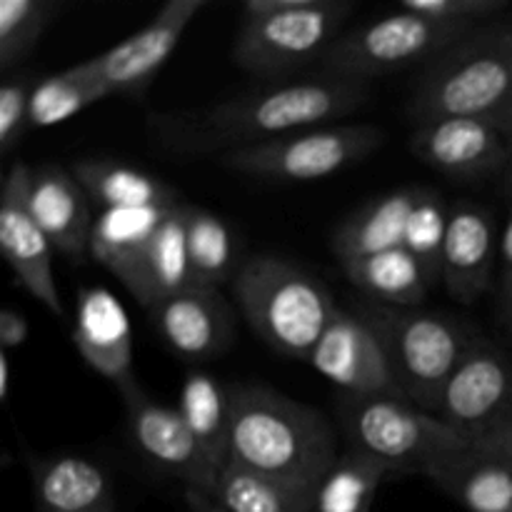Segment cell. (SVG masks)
Returning a JSON list of instances; mask_svg holds the SVG:
<instances>
[{
	"label": "cell",
	"mask_w": 512,
	"mask_h": 512,
	"mask_svg": "<svg viewBox=\"0 0 512 512\" xmlns=\"http://www.w3.org/2000/svg\"><path fill=\"white\" fill-rule=\"evenodd\" d=\"M230 465L318 498L338 458L323 413L263 385H230Z\"/></svg>",
	"instance_id": "cell-1"
},
{
	"label": "cell",
	"mask_w": 512,
	"mask_h": 512,
	"mask_svg": "<svg viewBox=\"0 0 512 512\" xmlns=\"http://www.w3.org/2000/svg\"><path fill=\"white\" fill-rule=\"evenodd\" d=\"M363 100L365 90L360 83L338 78L303 80L215 105L193 118L185 115L173 123H163V128L165 138L175 148L203 153L223 148L230 153L343 118Z\"/></svg>",
	"instance_id": "cell-2"
},
{
	"label": "cell",
	"mask_w": 512,
	"mask_h": 512,
	"mask_svg": "<svg viewBox=\"0 0 512 512\" xmlns=\"http://www.w3.org/2000/svg\"><path fill=\"white\" fill-rule=\"evenodd\" d=\"M512 103V23L480 25L418 75L410 113L420 123L485 118L498 125Z\"/></svg>",
	"instance_id": "cell-3"
},
{
	"label": "cell",
	"mask_w": 512,
	"mask_h": 512,
	"mask_svg": "<svg viewBox=\"0 0 512 512\" xmlns=\"http://www.w3.org/2000/svg\"><path fill=\"white\" fill-rule=\"evenodd\" d=\"M233 290L245 320L260 340L305 363L338 310L320 280L270 255L245 260L235 273Z\"/></svg>",
	"instance_id": "cell-4"
},
{
	"label": "cell",
	"mask_w": 512,
	"mask_h": 512,
	"mask_svg": "<svg viewBox=\"0 0 512 512\" xmlns=\"http://www.w3.org/2000/svg\"><path fill=\"white\" fill-rule=\"evenodd\" d=\"M355 310L383 343L400 395L425 413H438L445 383L478 333L445 313L378 303H363Z\"/></svg>",
	"instance_id": "cell-5"
},
{
	"label": "cell",
	"mask_w": 512,
	"mask_h": 512,
	"mask_svg": "<svg viewBox=\"0 0 512 512\" xmlns=\"http://www.w3.org/2000/svg\"><path fill=\"white\" fill-rule=\"evenodd\" d=\"M345 448L375 460L388 475H425L440 458L468 445L438 415L393 395H340Z\"/></svg>",
	"instance_id": "cell-6"
},
{
	"label": "cell",
	"mask_w": 512,
	"mask_h": 512,
	"mask_svg": "<svg viewBox=\"0 0 512 512\" xmlns=\"http://www.w3.org/2000/svg\"><path fill=\"white\" fill-rule=\"evenodd\" d=\"M350 10L345 0H250L235 40V63L248 73L275 75L323 60Z\"/></svg>",
	"instance_id": "cell-7"
},
{
	"label": "cell",
	"mask_w": 512,
	"mask_h": 512,
	"mask_svg": "<svg viewBox=\"0 0 512 512\" xmlns=\"http://www.w3.org/2000/svg\"><path fill=\"white\" fill-rule=\"evenodd\" d=\"M473 30L468 25L440 23L400 8L398 13L383 15L340 35L325 53L323 68L328 78L363 83L420 60H433Z\"/></svg>",
	"instance_id": "cell-8"
},
{
	"label": "cell",
	"mask_w": 512,
	"mask_h": 512,
	"mask_svg": "<svg viewBox=\"0 0 512 512\" xmlns=\"http://www.w3.org/2000/svg\"><path fill=\"white\" fill-rule=\"evenodd\" d=\"M383 143L375 125H335V128L298 130L263 145L230 150L220 163L235 173L268 180H320L358 163Z\"/></svg>",
	"instance_id": "cell-9"
},
{
	"label": "cell",
	"mask_w": 512,
	"mask_h": 512,
	"mask_svg": "<svg viewBox=\"0 0 512 512\" xmlns=\"http://www.w3.org/2000/svg\"><path fill=\"white\" fill-rule=\"evenodd\" d=\"M128 428L135 448L163 473L180 480L193 512H223L218 500L220 480L205 463V455L178 408L155 403L138 383L123 390Z\"/></svg>",
	"instance_id": "cell-10"
},
{
	"label": "cell",
	"mask_w": 512,
	"mask_h": 512,
	"mask_svg": "<svg viewBox=\"0 0 512 512\" xmlns=\"http://www.w3.org/2000/svg\"><path fill=\"white\" fill-rule=\"evenodd\" d=\"M438 415L468 443L498 433L512 420V358L478 335L445 383Z\"/></svg>",
	"instance_id": "cell-11"
},
{
	"label": "cell",
	"mask_w": 512,
	"mask_h": 512,
	"mask_svg": "<svg viewBox=\"0 0 512 512\" xmlns=\"http://www.w3.org/2000/svg\"><path fill=\"white\" fill-rule=\"evenodd\" d=\"M203 5L205 0H170L145 28L83 65L108 95L140 93L168 63Z\"/></svg>",
	"instance_id": "cell-12"
},
{
	"label": "cell",
	"mask_w": 512,
	"mask_h": 512,
	"mask_svg": "<svg viewBox=\"0 0 512 512\" xmlns=\"http://www.w3.org/2000/svg\"><path fill=\"white\" fill-rule=\"evenodd\" d=\"M308 363L345 395L403 398L383 343L358 310H335Z\"/></svg>",
	"instance_id": "cell-13"
},
{
	"label": "cell",
	"mask_w": 512,
	"mask_h": 512,
	"mask_svg": "<svg viewBox=\"0 0 512 512\" xmlns=\"http://www.w3.org/2000/svg\"><path fill=\"white\" fill-rule=\"evenodd\" d=\"M30 170H33L30 165L18 160L5 175L3 203H0V250L18 283L50 313L63 315L53 273V245L28 208Z\"/></svg>",
	"instance_id": "cell-14"
},
{
	"label": "cell",
	"mask_w": 512,
	"mask_h": 512,
	"mask_svg": "<svg viewBox=\"0 0 512 512\" xmlns=\"http://www.w3.org/2000/svg\"><path fill=\"white\" fill-rule=\"evenodd\" d=\"M500 258L498 225L488 208L470 200L450 205L440 280L460 303H475L495 285Z\"/></svg>",
	"instance_id": "cell-15"
},
{
	"label": "cell",
	"mask_w": 512,
	"mask_h": 512,
	"mask_svg": "<svg viewBox=\"0 0 512 512\" xmlns=\"http://www.w3.org/2000/svg\"><path fill=\"white\" fill-rule=\"evenodd\" d=\"M410 148L430 168L453 178H478L503 168L512 140L485 118H440L420 123Z\"/></svg>",
	"instance_id": "cell-16"
},
{
	"label": "cell",
	"mask_w": 512,
	"mask_h": 512,
	"mask_svg": "<svg viewBox=\"0 0 512 512\" xmlns=\"http://www.w3.org/2000/svg\"><path fill=\"white\" fill-rule=\"evenodd\" d=\"M425 478L470 512H512V455L498 435L453 450Z\"/></svg>",
	"instance_id": "cell-17"
},
{
	"label": "cell",
	"mask_w": 512,
	"mask_h": 512,
	"mask_svg": "<svg viewBox=\"0 0 512 512\" xmlns=\"http://www.w3.org/2000/svg\"><path fill=\"white\" fill-rule=\"evenodd\" d=\"M73 343L85 363L118 390L135 385L133 328L123 303L108 288H85L75 303Z\"/></svg>",
	"instance_id": "cell-18"
},
{
	"label": "cell",
	"mask_w": 512,
	"mask_h": 512,
	"mask_svg": "<svg viewBox=\"0 0 512 512\" xmlns=\"http://www.w3.org/2000/svg\"><path fill=\"white\" fill-rule=\"evenodd\" d=\"M148 310L163 343L190 363L213 360L233 338V318L218 290L188 288Z\"/></svg>",
	"instance_id": "cell-19"
},
{
	"label": "cell",
	"mask_w": 512,
	"mask_h": 512,
	"mask_svg": "<svg viewBox=\"0 0 512 512\" xmlns=\"http://www.w3.org/2000/svg\"><path fill=\"white\" fill-rule=\"evenodd\" d=\"M28 208L53 250L73 263L88 258L95 218L90 215V198L70 170L55 163L30 170Z\"/></svg>",
	"instance_id": "cell-20"
},
{
	"label": "cell",
	"mask_w": 512,
	"mask_h": 512,
	"mask_svg": "<svg viewBox=\"0 0 512 512\" xmlns=\"http://www.w3.org/2000/svg\"><path fill=\"white\" fill-rule=\"evenodd\" d=\"M38 512H118L108 473L83 455L30 460Z\"/></svg>",
	"instance_id": "cell-21"
},
{
	"label": "cell",
	"mask_w": 512,
	"mask_h": 512,
	"mask_svg": "<svg viewBox=\"0 0 512 512\" xmlns=\"http://www.w3.org/2000/svg\"><path fill=\"white\" fill-rule=\"evenodd\" d=\"M125 288L145 308L190 288L188 205L178 203L165 215Z\"/></svg>",
	"instance_id": "cell-22"
},
{
	"label": "cell",
	"mask_w": 512,
	"mask_h": 512,
	"mask_svg": "<svg viewBox=\"0 0 512 512\" xmlns=\"http://www.w3.org/2000/svg\"><path fill=\"white\" fill-rule=\"evenodd\" d=\"M420 195H423V188L393 190V193L370 200L350 218H345L333 238V250L340 263L403 248L405 230H408L410 215Z\"/></svg>",
	"instance_id": "cell-23"
},
{
	"label": "cell",
	"mask_w": 512,
	"mask_h": 512,
	"mask_svg": "<svg viewBox=\"0 0 512 512\" xmlns=\"http://www.w3.org/2000/svg\"><path fill=\"white\" fill-rule=\"evenodd\" d=\"M168 208H108L95 215L90 235V258L110 270L123 285L133 278L150 240L158 233Z\"/></svg>",
	"instance_id": "cell-24"
},
{
	"label": "cell",
	"mask_w": 512,
	"mask_h": 512,
	"mask_svg": "<svg viewBox=\"0 0 512 512\" xmlns=\"http://www.w3.org/2000/svg\"><path fill=\"white\" fill-rule=\"evenodd\" d=\"M340 265L350 283L368 295L370 303L390 308H418L435 283L408 248H393Z\"/></svg>",
	"instance_id": "cell-25"
},
{
	"label": "cell",
	"mask_w": 512,
	"mask_h": 512,
	"mask_svg": "<svg viewBox=\"0 0 512 512\" xmlns=\"http://www.w3.org/2000/svg\"><path fill=\"white\" fill-rule=\"evenodd\" d=\"M70 173L93 203L100 208H168L183 200L170 185L150 173L135 170L125 163L103 158L75 160Z\"/></svg>",
	"instance_id": "cell-26"
},
{
	"label": "cell",
	"mask_w": 512,
	"mask_h": 512,
	"mask_svg": "<svg viewBox=\"0 0 512 512\" xmlns=\"http://www.w3.org/2000/svg\"><path fill=\"white\" fill-rule=\"evenodd\" d=\"M180 415L193 430L205 463L215 478L230 465V393L220 380L203 370H190L180 390Z\"/></svg>",
	"instance_id": "cell-27"
},
{
	"label": "cell",
	"mask_w": 512,
	"mask_h": 512,
	"mask_svg": "<svg viewBox=\"0 0 512 512\" xmlns=\"http://www.w3.org/2000/svg\"><path fill=\"white\" fill-rule=\"evenodd\" d=\"M190 288L220 290L233 275L235 238L228 223L210 210L188 205Z\"/></svg>",
	"instance_id": "cell-28"
},
{
	"label": "cell",
	"mask_w": 512,
	"mask_h": 512,
	"mask_svg": "<svg viewBox=\"0 0 512 512\" xmlns=\"http://www.w3.org/2000/svg\"><path fill=\"white\" fill-rule=\"evenodd\" d=\"M388 470L345 448L320 483L315 512H370Z\"/></svg>",
	"instance_id": "cell-29"
},
{
	"label": "cell",
	"mask_w": 512,
	"mask_h": 512,
	"mask_svg": "<svg viewBox=\"0 0 512 512\" xmlns=\"http://www.w3.org/2000/svg\"><path fill=\"white\" fill-rule=\"evenodd\" d=\"M218 500L223 512H315V495L238 465H228L220 478Z\"/></svg>",
	"instance_id": "cell-30"
},
{
	"label": "cell",
	"mask_w": 512,
	"mask_h": 512,
	"mask_svg": "<svg viewBox=\"0 0 512 512\" xmlns=\"http://www.w3.org/2000/svg\"><path fill=\"white\" fill-rule=\"evenodd\" d=\"M108 98L103 85L88 73L83 63L58 75L38 80L30 98V128H48L73 118L88 105Z\"/></svg>",
	"instance_id": "cell-31"
},
{
	"label": "cell",
	"mask_w": 512,
	"mask_h": 512,
	"mask_svg": "<svg viewBox=\"0 0 512 512\" xmlns=\"http://www.w3.org/2000/svg\"><path fill=\"white\" fill-rule=\"evenodd\" d=\"M58 5L48 0H0V65L13 70L33 50Z\"/></svg>",
	"instance_id": "cell-32"
},
{
	"label": "cell",
	"mask_w": 512,
	"mask_h": 512,
	"mask_svg": "<svg viewBox=\"0 0 512 512\" xmlns=\"http://www.w3.org/2000/svg\"><path fill=\"white\" fill-rule=\"evenodd\" d=\"M448 213L450 205H445L438 193L423 188V195H420L418 205L410 215L408 230H405L403 248H408L423 263V268L428 270L435 283L440 280V265H443Z\"/></svg>",
	"instance_id": "cell-33"
},
{
	"label": "cell",
	"mask_w": 512,
	"mask_h": 512,
	"mask_svg": "<svg viewBox=\"0 0 512 512\" xmlns=\"http://www.w3.org/2000/svg\"><path fill=\"white\" fill-rule=\"evenodd\" d=\"M403 8L440 23L478 28L485 20L508 10V0H405Z\"/></svg>",
	"instance_id": "cell-34"
},
{
	"label": "cell",
	"mask_w": 512,
	"mask_h": 512,
	"mask_svg": "<svg viewBox=\"0 0 512 512\" xmlns=\"http://www.w3.org/2000/svg\"><path fill=\"white\" fill-rule=\"evenodd\" d=\"M33 88L35 83L30 78H10L0 88V148L3 153H10L25 128H30Z\"/></svg>",
	"instance_id": "cell-35"
},
{
	"label": "cell",
	"mask_w": 512,
	"mask_h": 512,
	"mask_svg": "<svg viewBox=\"0 0 512 512\" xmlns=\"http://www.w3.org/2000/svg\"><path fill=\"white\" fill-rule=\"evenodd\" d=\"M500 278L495 290H498V313L505 328L512 333V200H510V215L505 223L503 235H500Z\"/></svg>",
	"instance_id": "cell-36"
},
{
	"label": "cell",
	"mask_w": 512,
	"mask_h": 512,
	"mask_svg": "<svg viewBox=\"0 0 512 512\" xmlns=\"http://www.w3.org/2000/svg\"><path fill=\"white\" fill-rule=\"evenodd\" d=\"M28 340V320L23 313L13 308H5L0 313V350H13Z\"/></svg>",
	"instance_id": "cell-37"
},
{
	"label": "cell",
	"mask_w": 512,
	"mask_h": 512,
	"mask_svg": "<svg viewBox=\"0 0 512 512\" xmlns=\"http://www.w3.org/2000/svg\"><path fill=\"white\" fill-rule=\"evenodd\" d=\"M10 398V358L5 350H0V400L8 403Z\"/></svg>",
	"instance_id": "cell-38"
},
{
	"label": "cell",
	"mask_w": 512,
	"mask_h": 512,
	"mask_svg": "<svg viewBox=\"0 0 512 512\" xmlns=\"http://www.w3.org/2000/svg\"><path fill=\"white\" fill-rule=\"evenodd\" d=\"M498 128L503 130L505 135H508V138L512 140V103H510V108L505 110V115L503 118H500V123H498Z\"/></svg>",
	"instance_id": "cell-39"
},
{
	"label": "cell",
	"mask_w": 512,
	"mask_h": 512,
	"mask_svg": "<svg viewBox=\"0 0 512 512\" xmlns=\"http://www.w3.org/2000/svg\"><path fill=\"white\" fill-rule=\"evenodd\" d=\"M493 435H498L500 440H503L505 445H508V450H510V455H512V420L508 425H503V428L498 430V433H493Z\"/></svg>",
	"instance_id": "cell-40"
}]
</instances>
